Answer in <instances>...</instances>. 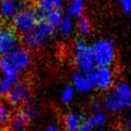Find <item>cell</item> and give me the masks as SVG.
Masks as SVG:
<instances>
[{
  "label": "cell",
  "mask_w": 131,
  "mask_h": 131,
  "mask_svg": "<svg viewBox=\"0 0 131 131\" xmlns=\"http://www.w3.org/2000/svg\"><path fill=\"white\" fill-rule=\"evenodd\" d=\"M86 118L80 112L68 113L64 118V125L66 131H79L83 121Z\"/></svg>",
  "instance_id": "cell-14"
},
{
  "label": "cell",
  "mask_w": 131,
  "mask_h": 131,
  "mask_svg": "<svg viewBox=\"0 0 131 131\" xmlns=\"http://www.w3.org/2000/svg\"><path fill=\"white\" fill-rule=\"evenodd\" d=\"M96 66L114 67L116 63L115 47L112 38H101L95 41L91 47Z\"/></svg>",
  "instance_id": "cell-2"
},
{
  "label": "cell",
  "mask_w": 131,
  "mask_h": 131,
  "mask_svg": "<svg viewBox=\"0 0 131 131\" xmlns=\"http://www.w3.org/2000/svg\"><path fill=\"white\" fill-rule=\"evenodd\" d=\"M38 16L41 20L48 23L53 27L57 26L62 20V11L60 8H51L47 10H38Z\"/></svg>",
  "instance_id": "cell-13"
},
{
  "label": "cell",
  "mask_w": 131,
  "mask_h": 131,
  "mask_svg": "<svg viewBox=\"0 0 131 131\" xmlns=\"http://www.w3.org/2000/svg\"><path fill=\"white\" fill-rule=\"evenodd\" d=\"M19 4L14 0H2L0 3V12L4 17H11L17 14Z\"/></svg>",
  "instance_id": "cell-15"
},
{
  "label": "cell",
  "mask_w": 131,
  "mask_h": 131,
  "mask_svg": "<svg viewBox=\"0 0 131 131\" xmlns=\"http://www.w3.org/2000/svg\"><path fill=\"white\" fill-rule=\"evenodd\" d=\"M29 92L30 89L27 82L21 81V82L16 83L6 93L7 102L13 107L20 106L28 99Z\"/></svg>",
  "instance_id": "cell-7"
},
{
  "label": "cell",
  "mask_w": 131,
  "mask_h": 131,
  "mask_svg": "<svg viewBox=\"0 0 131 131\" xmlns=\"http://www.w3.org/2000/svg\"><path fill=\"white\" fill-rule=\"evenodd\" d=\"M119 5L122 7V10L125 13L130 14L131 13V0H118Z\"/></svg>",
  "instance_id": "cell-24"
},
{
  "label": "cell",
  "mask_w": 131,
  "mask_h": 131,
  "mask_svg": "<svg viewBox=\"0 0 131 131\" xmlns=\"http://www.w3.org/2000/svg\"><path fill=\"white\" fill-rule=\"evenodd\" d=\"M53 27L44 20L40 19L34 29L23 36V42L29 47H36L42 44L45 39L52 34Z\"/></svg>",
  "instance_id": "cell-6"
},
{
  "label": "cell",
  "mask_w": 131,
  "mask_h": 131,
  "mask_svg": "<svg viewBox=\"0 0 131 131\" xmlns=\"http://www.w3.org/2000/svg\"><path fill=\"white\" fill-rule=\"evenodd\" d=\"M0 131H4V130H0Z\"/></svg>",
  "instance_id": "cell-31"
},
{
  "label": "cell",
  "mask_w": 131,
  "mask_h": 131,
  "mask_svg": "<svg viewBox=\"0 0 131 131\" xmlns=\"http://www.w3.org/2000/svg\"><path fill=\"white\" fill-rule=\"evenodd\" d=\"M74 88L72 86H67L63 89L62 95V100L65 104H69L72 101L73 97H74Z\"/></svg>",
  "instance_id": "cell-20"
},
{
  "label": "cell",
  "mask_w": 131,
  "mask_h": 131,
  "mask_svg": "<svg viewBox=\"0 0 131 131\" xmlns=\"http://www.w3.org/2000/svg\"><path fill=\"white\" fill-rule=\"evenodd\" d=\"M3 57L7 62V63L17 72L20 70L25 69L29 62V53L24 49L21 48L14 49Z\"/></svg>",
  "instance_id": "cell-8"
},
{
  "label": "cell",
  "mask_w": 131,
  "mask_h": 131,
  "mask_svg": "<svg viewBox=\"0 0 131 131\" xmlns=\"http://www.w3.org/2000/svg\"><path fill=\"white\" fill-rule=\"evenodd\" d=\"M130 14H131V13H130Z\"/></svg>",
  "instance_id": "cell-32"
},
{
  "label": "cell",
  "mask_w": 131,
  "mask_h": 131,
  "mask_svg": "<svg viewBox=\"0 0 131 131\" xmlns=\"http://www.w3.org/2000/svg\"><path fill=\"white\" fill-rule=\"evenodd\" d=\"M39 16L37 11L32 8H28L17 13L14 16L13 23L14 29L18 32L26 34L31 31L39 21Z\"/></svg>",
  "instance_id": "cell-5"
},
{
  "label": "cell",
  "mask_w": 131,
  "mask_h": 131,
  "mask_svg": "<svg viewBox=\"0 0 131 131\" xmlns=\"http://www.w3.org/2000/svg\"><path fill=\"white\" fill-rule=\"evenodd\" d=\"M86 74L93 83L95 89L99 90L103 94L109 91L118 80L113 67L96 66L93 71Z\"/></svg>",
  "instance_id": "cell-3"
},
{
  "label": "cell",
  "mask_w": 131,
  "mask_h": 131,
  "mask_svg": "<svg viewBox=\"0 0 131 131\" xmlns=\"http://www.w3.org/2000/svg\"><path fill=\"white\" fill-rule=\"evenodd\" d=\"M109 117L110 115L104 110H100L90 112L89 116L86 118V121L94 130H96L107 127L109 123Z\"/></svg>",
  "instance_id": "cell-11"
},
{
  "label": "cell",
  "mask_w": 131,
  "mask_h": 131,
  "mask_svg": "<svg viewBox=\"0 0 131 131\" xmlns=\"http://www.w3.org/2000/svg\"><path fill=\"white\" fill-rule=\"evenodd\" d=\"M90 28H91V24H90V21L88 20V18L86 17V16H81L79 18V21L78 23L79 34L81 35V36L86 35L89 32Z\"/></svg>",
  "instance_id": "cell-18"
},
{
  "label": "cell",
  "mask_w": 131,
  "mask_h": 131,
  "mask_svg": "<svg viewBox=\"0 0 131 131\" xmlns=\"http://www.w3.org/2000/svg\"><path fill=\"white\" fill-rule=\"evenodd\" d=\"M131 88L128 82L118 79L114 86L104 94L102 98L104 110L109 115L121 114L129 109Z\"/></svg>",
  "instance_id": "cell-1"
},
{
  "label": "cell",
  "mask_w": 131,
  "mask_h": 131,
  "mask_svg": "<svg viewBox=\"0 0 131 131\" xmlns=\"http://www.w3.org/2000/svg\"><path fill=\"white\" fill-rule=\"evenodd\" d=\"M47 131H58V129H57L54 126H49L48 128H47Z\"/></svg>",
  "instance_id": "cell-28"
},
{
  "label": "cell",
  "mask_w": 131,
  "mask_h": 131,
  "mask_svg": "<svg viewBox=\"0 0 131 131\" xmlns=\"http://www.w3.org/2000/svg\"><path fill=\"white\" fill-rule=\"evenodd\" d=\"M126 125H127V128H128V129L129 131H131V112L129 113V115L128 116V118H127Z\"/></svg>",
  "instance_id": "cell-26"
},
{
  "label": "cell",
  "mask_w": 131,
  "mask_h": 131,
  "mask_svg": "<svg viewBox=\"0 0 131 131\" xmlns=\"http://www.w3.org/2000/svg\"><path fill=\"white\" fill-rule=\"evenodd\" d=\"M79 131H95L93 129V128L90 127V125L88 124V122L86 121V119H85V121H83L82 125H81L80 127V129H79Z\"/></svg>",
  "instance_id": "cell-25"
},
{
  "label": "cell",
  "mask_w": 131,
  "mask_h": 131,
  "mask_svg": "<svg viewBox=\"0 0 131 131\" xmlns=\"http://www.w3.org/2000/svg\"><path fill=\"white\" fill-rule=\"evenodd\" d=\"M129 109H130V111H131V102H130V104H129Z\"/></svg>",
  "instance_id": "cell-29"
},
{
  "label": "cell",
  "mask_w": 131,
  "mask_h": 131,
  "mask_svg": "<svg viewBox=\"0 0 131 131\" xmlns=\"http://www.w3.org/2000/svg\"><path fill=\"white\" fill-rule=\"evenodd\" d=\"M10 122V112L0 100V124L6 125Z\"/></svg>",
  "instance_id": "cell-19"
},
{
  "label": "cell",
  "mask_w": 131,
  "mask_h": 131,
  "mask_svg": "<svg viewBox=\"0 0 131 131\" xmlns=\"http://www.w3.org/2000/svg\"><path fill=\"white\" fill-rule=\"evenodd\" d=\"M83 3H84V0H71L68 8L70 16H72V17L80 16L83 11Z\"/></svg>",
  "instance_id": "cell-16"
},
{
  "label": "cell",
  "mask_w": 131,
  "mask_h": 131,
  "mask_svg": "<svg viewBox=\"0 0 131 131\" xmlns=\"http://www.w3.org/2000/svg\"><path fill=\"white\" fill-rule=\"evenodd\" d=\"M71 80H72L74 89L78 90L80 93L88 94L95 90L93 83L91 82L86 73L75 71L71 75Z\"/></svg>",
  "instance_id": "cell-10"
},
{
  "label": "cell",
  "mask_w": 131,
  "mask_h": 131,
  "mask_svg": "<svg viewBox=\"0 0 131 131\" xmlns=\"http://www.w3.org/2000/svg\"><path fill=\"white\" fill-rule=\"evenodd\" d=\"M13 83L11 80L7 79L6 78H2L0 79V95H6L7 92L10 90V88L13 86Z\"/></svg>",
  "instance_id": "cell-22"
},
{
  "label": "cell",
  "mask_w": 131,
  "mask_h": 131,
  "mask_svg": "<svg viewBox=\"0 0 131 131\" xmlns=\"http://www.w3.org/2000/svg\"><path fill=\"white\" fill-rule=\"evenodd\" d=\"M74 62L78 71L82 73H88L96 67L91 47L83 40H78L75 44Z\"/></svg>",
  "instance_id": "cell-4"
},
{
  "label": "cell",
  "mask_w": 131,
  "mask_h": 131,
  "mask_svg": "<svg viewBox=\"0 0 131 131\" xmlns=\"http://www.w3.org/2000/svg\"><path fill=\"white\" fill-rule=\"evenodd\" d=\"M129 85H130V88H131V80H130V82H129Z\"/></svg>",
  "instance_id": "cell-30"
},
{
  "label": "cell",
  "mask_w": 131,
  "mask_h": 131,
  "mask_svg": "<svg viewBox=\"0 0 131 131\" xmlns=\"http://www.w3.org/2000/svg\"><path fill=\"white\" fill-rule=\"evenodd\" d=\"M89 110H90V112H97V111H100V110H104L102 99H98V98L93 99V100H92V102L90 103Z\"/></svg>",
  "instance_id": "cell-23"
},
{
  "label": "cell",
  "mask_w": 131,
  "mask_h": 131,
  "mask_svg": "<svg viewBox=\"0 0 131 131\" xmlns=\"http://www.w3.org/2000/svg\"><path fill=\"white\" fill-rule=\"evenodd\" d=\"M60 29L63 35H68L72 29V23H71V19L69 16H66L62 20L60 23Z\"/></svg>",
  "instance_id": "cell-21"
},
{
  "label": "cell",
  "mask_w": 131,
  "mask_h": 131,
  "mask_svg": "<svg viewBox=\"0 0 131 131\" xmlns=\"http://www.w3.org/2000/svg\"><path fill=\"white\" fill-rule=\"evenodd\" d=\"M95 131H112L111 129L110 128H108V127H105V128H99V129H96Z\"/></svg>",
  "instance_id": "cell-27"
},
{
  "label": "cell",
  "mask_w": 131,
  "mask_h": 131,
  "mask_svg": "<svg viewBox=\"0 0 131 131\" xmlns=\"http://www.w3.org/2000/svg\"><path fill=\"white\" fill-rule=\"evenodd\" d=\"M29 115L24 110L17 111L10 121L11 131H26L29 126Z\"/></svg>",
  "instance_id": "cell-12"
},
{
  "label": "cell",
  "mask_w": 131,
  "mask_h": 131,
  "mask_svg": "<svg viewBox=\"0 0 131 131\" xmlns=\"http://www.w3.org/2000/svg\"><path fill=\"white\" fill-rule=\"evenodd\" d=\"M65 0H38L39 10H47L51 8H60L61 4Z\"/></svg>",
  "instance_id": "cell-17"
},
{
  "label": "cell",
  "mask_w": 131,
  "mask_h": 131,
  "mask_svg": "<svg viewBox=\"0 0 131 131\" xmlns=\"http://www.w3.org/2000/svg\"><path fill=\"white\" fill-rule=\"evenodd\" d=\"M17 44V37L14 28L5 27L0 29V56L14 50Z\"/></svg>",
  "instance_id": "cell-9"
}]
</instances>
